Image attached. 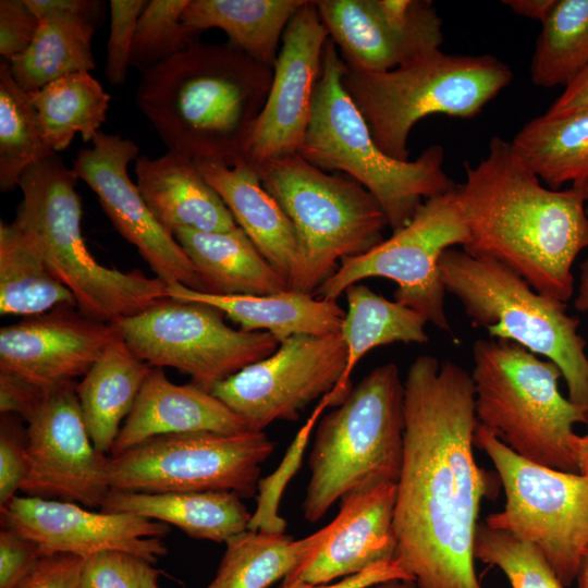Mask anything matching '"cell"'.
Masks as SVG:
<instances>
[{
    "mask_svg": "<svg viewBox=\"0 0 588 588\" xmlns=\"http://www.w3.org/2000/svg\"><path fill=\"white\" fill-rule=\"evenodd\" d=\"M573 451L578 474L588 477V431L584 436L575 433L573 438Z\"/></svg>",
    "mask_w": 588,
    "mask_h": 588,
    "instance_id": "cell-52",
    "label": "cell"
},
{
    "mask_svg": "<svg viewBox=\"0 0 588 588\" xmlns=\"http://www.w3.org/2000/svg\"><path fill=\"white\" fill-rule=\"evenodd\" d=\"M390 579L413 580L396 560H392L371 566L362 573L344 577L342 580L333 584L311 585L295 581L283 588H369Z\"/></svg>",
    "mask_w": 588,
    "mask_h": 588,
    "instance_id": "cell-48",
    "label": "cell"
},
{
    "mask_svg": "<svg viewBox=\"0 0 588 588\" xmlns=\"http://www.w3.org/2000/svg\"><path fill=\"white\" fill-rule=\"evenodd\" d=\"M404 453L396 482L395 560L418 588H481L474 567L480 503L494 495L474 456L471 375L420 355L404 380Z\"/></svg>",
    "mask_w": 588,
    "mask_h": 588,
    "instance_id": "cell-1",
    "label": "cell"
},
{
    "mask_svg": "<svg viewBox=\"0 0 588 588\" xmlns=\"http://www.w3.org/2000/svg\"><path fill=\"white\" fill-rule=\"evenodd\" d=\"M254 167L295 229L299 266L290 290L316 293L343 259L384 241L389 222L382 207L348 175L331 174L297 154Z\"/></svg>",
    "mask_w": 588,
    "mask_h": 588,
    "instance_id": "cell-10",
    "label": "cell"
},
{
    "mask_svg": "<svg viewBox=\"0 0 588 588\" xmlns=\"http://www.w3.org/2000/svg\"><path fill=\"white\" fill-rule=\"evenodd\" d=\"M272 75L229 41H197L143 72L135 102L168 151L234 167L246 161Z\"/></svg>",
    "mask_w": 588,
    "mask_h": 588,
    "instance_id": "cell-3",
    "label": "cell"
},
{
    "mask_svg": "<svg viewBox=\"0 0 588 588\" xmlns=\"http://www.w3.org/2000/svg\"><path fill=\"white\" fill-rule=\"evenodd\" d=\"M136 185L158 222L172 235L180 230L226 232L238 225L195 161L167 151L139 156Z\"/></svg>",
    "mask_w": 588,
    "mask_h": 588,
    "instance_id": "cell-25",
    "label": "cell"
},
{
    "mask_svg": "<svg viewBox=\"0 0 588 588\" xmlns=\"http://www.w3.org/2000/svg\"><path fill=\"white\" fill-rule=\"evenodd\" d=\"M42 555L38 546L17 531H0V588H16Z\"/></svg>",
    "mask_w": 588,
    "mask_h": 588,
    "instance_id": "cell-45",
    "label": "cell"
},
{
    "mask_svg": "<svg viewBox=\"0 0 588 588\" xmlns=\"http://www.w3.org/2000/svg\"><path fill=\"white\" fill-rule=\"evenodd\" d=\"M513 78L507 64L489 54H449L440 49L394 70L362 73L344 65L342 84L380 149L407 161L414 125L431 114L477 115Z\"/></svg>",
    "mask_w": 588,
    "mask_h": 588,
    "instance_id": "cell-8",
    "label": "cell"
},
{
    "mask_svg": "<svg viewBox=\"0 0 588 588\" xmlns=\"http://www.w3.org/2000/svg\"><path fill=\"white\" fill-rule=\"evenodd\" d=\"M146 0H110V30L105 74L113 86L123 85L131 66V51L138 17Z\"/></svg>",
    "mask_w": 588,
    "mask_h": 588,
    "instance_id": "cell-42",
    "label": "cell"
},
{
    "mask_svg": "<svg viewBox=\"0 0 588 588\" xmlns=\"http://www.w3.org/2000/svg\"><path fill=\"white\" fill-rule=\"evenodd\" d=\"M474 554L500 568L512 588H565L534 546L483 522L477 526Z\"/></svg>",
    "mask_w": 588,
    "mask_h": 588,
    "instance_id": "cell-40",
    "label": "cell"
},
{
    "mask_svg": "<svg viewBox=\"0 0 588 588\" xmlns=\"http://www.w3.org/2000/svg\"><path fill=\"white\" fill-rule=\"evenodd\" d=\"M151 369L119 334L76 383L81 413L98 452L111 451Z\"/></svg>",
    "mask_w": 588,
    "mask_h": 588,
    "instance_id": "cell-30",
    "label": "cell"
},
{
    "mask_svg": "<svg viewBox=\"0 0 588 588\" xmlns=\"http://www.w3.org/2000/svg\"><path fill=\"white\" fill-rule=\"evenodd\" d=\"M581 110H588V66L564 87L544 114L558 117Z\"/></svg>",
    "mask_w": 588,
    "mask_h": 588,
    "instance_id": "cell-49",
    "label": "cell"
},
{
    "mask_svg": "<svg viewBox=\"0 0 588 588\" xmlns=\"http://www.w3.org/2000/svg\"><path fill=\"white\" fill-rule=\"evenodd\" d=\"M196 164L222 198L236 224L291 289L299 266L295 229L264 187L256 168L247 161L234 167L206 162Z\"/></svg>",
    "mask_w": 588,
    "mask_h": 588,
    "instance_id": "cell-26",
    "label": "cell"
},
{
    "mask_svg": "<svg viewBox=\"0 0 588 588\" xmlns=\"http://www.w3.org/2000/svg\"><path fill=\"white\" fill-rule=\"evenodd\" d=\"M511 145L549 188L588 179V110L537 117L520 128Z\"/></svg>",
    "mask_w": 588,
    "mask_h": 588,
    "instance_id": "cell-34",
    "label": "cell"
},
{
    "mask_svg": "<svg viewBox=\"0 0 588 588\" xmlns=\"http://www.w3.org/2000/svg\"><path fill=\"white\" fill-rule=\"evenodd\" d=\"M189 0H151L142 11L133 39L131 66L142 73L198 41L182 22Z\"/></svg>",
    "mask_w": 588,
    "mask_h": 588,
    "instance_id": "cell-39",
    "label": "cell"
},
{
    "mask_svg": "<svg viewBox=\"0 0 588 588\" xmlns=\"http://www.w3.org/2000/svg\"><path fill=\"white\" fill-rule=\"evenodd\" d=\"M340 333L298 334L280 342L270 356L216 384L211 393L250 431L275 420L294 421L311 402L330 393L346 367Z\"/></svg>",
    "mask_w": 588,
    "mask_h": 588,
    "instance_id": "cell-15",
    "label": "cell"
},
{
    "mask_svg": "<svg viewBox=\"0 0 588 588\" xmlns=\"http://www.w3.org/2000/svg\"><path fill=\"white\" fill-rule=\"evenodd\" d=\"M49 394L14 377L0 373L1 415H15L26 421Z\"/></svg>",
    "mask_w": 588,
    "mask_h": 588,
    "instance_id": "cell-47",
    "label": "cell"
},
{
    "mask_svg": "<svg viewBox=\"0 0 588 588\" xmlns=\"http://www.w3.org/2000/svg\"><path fill=\"white\" fill-rule=\"evenodd\" d=\"M404 381L390 362L369 371L319 422L302 504L309 523L369 482H397L404 453Z\"/></svg>",
    "mask_w": 588,
    "mask_h": 588,
    "instance_id": "cell-7",
    "label": "cell"
},
{
    "mask_svg": "<svg viewBox=\"0 0 588 588\" xmlns=\"http://www.w3.org/2000/svg\"><path fill=\"white\" fill-rule=\"evenodd\" d=\"M530 65L535 85L566 86L588 66V0H555Z\"/></svg>",
    "mask_w": 588,
    "mask_h": 588,
    "instance_id": "cell-37",
    "label": "cell"
},
{
    "mask_svg": "<svg viewBox=\"0 0 588 588\" xmlns=\"http://www.w3.org/2000/svg\"><path fill=\"white\" fill-rule=\"evenodd\" d=\"M574 305L578 311L588 313V257L580 264L579 267V283Z\"/></svg>",
    "mask_w": 588,
    "mask_h": 588,
    "instance_id": "cell-51",
    "label": "cell"
},
{
    "mask_svg": "<svg viewBox=\"0 0 588 588\" xmlns=\"http://www.w3.org/2000/svg\"><path fill=\"white\" fill-rule=\"evenodd\" d=\"M85 560L71 553L42 555L16 588H79Z\"/></svg>",
    "mask_w": 588,
    "mask_h": 588,
    "instance_id": "cell-46",
    "label": "cell"
},
{
    "mask_svg": "<svg viewBox=\"0 0 588 588\" xmlns=\"http://www.w3.org/2000/svg\"><path fill=\"white\" fill-rule=\"evenodd\" d=\"M306 0H189L182 22L197 34L220 28L229 42L273 69L279 44Z\"/></svg>",
    "mask_w": 588,
    "mask_h": 588,
    "instance_id": "cell-32",
    "label": "cell"
},
{
    "mask_svg": "<svg viewBox=\"0 0 588 588\" xmlns=\"http://www.w3.org/2000/svg\"><path fill=\"white\" fill-rule=\"evenodd\" d=\"M174 236L197 271L205 293L270 295L290 290L240 226L226 232L184 229Z\"/></svg>",
    "mask_w": 588,
    "mask_h": 588,
    "instance_id": "cell-28",
    "label": "cell"
},
{
    "mask_svg": "<svg viewBox=\"0 0 588 588\" xmlns=\"http://www.w3.org/2000/svg\"><path fill=\"white\" fill-rule=\"evenodd\" d=\"M28 95L54 152L68 148L77 133L85 143L91 142L111 99L90 72L64 75Z\"/></svg>",
    "mask_w": 588,
    "mask_h": 588,
    "instance_id": "cell-36",
    "label": "cell"
},
{
    "mask_svg": "<svg viewBox=\"0 0 588 588\" xmlns=\"http://www.w3.org/2000/svg\"><path fill=\"white\" fill-rule=\"evenodd\" d=\"M39 25L29 47L9 61L16 84L27 94L71 73L96 68L91 40L103 2L26 0Z\"/></svg>",
    "mask_w": 588,
    "mask_h": 588,
    "instance_id": "cell-23",
    "label": "cell"
},
{
    "mask_svg": "<svg viewBox=\"0 0 588 588\" xmlns=\"http://www.w3.org/2000/svg\"><path fill=\"white\" fill-rule=\"evenodd\" d=\"M1 525L34 541L41 555L87 559L103 551L138 555L150 563L167 554L168 524L130 513L94 512L79 504L15 495L0 507Z\"/></svg>",
    "mask_w": 588,
    "mask_h": 588,
    "instance_id": "cell-19",
    "label": "cell"
},
{
    "mask_svg": "<svg viewBox=\"0 0 588 588\" xmlns=\"http://www.w3.org/2000/svg\"><path fill=\"white\" fill-rule=\"evenodd\" d=\"M63 304L77 306L16 225L1 222L0 314L25 318Z\"/></svg>",
    "mask_w": 588,
    "mask_h": 588,
    "instance_id": "cell-35",
    "label": "cell"
},
{
    "mask_svg": "<svg viewBox=\"0 0 588 588\" xmlns=\"http://www.w3.org/2000/svg\"><path fill=\"white\" fill-rule=\"evenodd\" d=\"M77 180L58 154L28 168L19 182L22 200L13 223L90 318L114 323L167 298L168 285L157 277L95 259L82 233Z\"/></svg>",
    "mask_w": 588,
    "mask_h": 588,
    "instance_id": "cell-4",
    "label": "cell"
},
{
    "mask_svg": "<svg viewBox=\"0 0 588 588\" xmlns=\"http://www.w3.org/2000/svg\"><path fill=\"white\" fill-rule=\"evenodd\" d=\"M195 431L238 433L250 430L210 391L192 382L173 383L162 368L152 367L110 454L119 455L155 437Z\"/></svg>",
    "mask_w": 588,
    "mask_h": 588,
    "instance_id": "cell-24",
    "label": "cell"
},
{
    "mask_svg": "<svg viewBox=\"0 0 588 588\" xmlns=\"http://www.w3.org/2000/svg\"><path fill=\"white\" fill-rule=\"evenodd\" d=\"M439 268L446 293L460 301L475 326L495 340L513 342L554 363L568 399L587 413L586 341L566 304L538 293L506 266L463 249H446Z\"/></svg>",
    "mask_w": 588,
    "mask_h": 588,
    "instance_id": "cell-9",
    "label": "cell"
},
{
    "mask_svg": "<svg viewBox=\"0 0 588 588\" xmlns=\"http://www.w3.org/2000/svg\"><path fill=\"white\" fill-rule=\"evenodd\" d=\"M26 422L28 471L20 490L28 497L101 509L110 491L109 456L98 452L89 438L76 383L47 395Z\"/></svg>",
    "mask_w": 588,
    "mask_h": 588,
    "instance_id": "cell-16",
    "label": "cell"
},
{
    "mask_svg": "<svg viewBox=\"0 0 588 588\" xmlns=\"http://www.w3.org/2000/svg\"><path fill=\"white\" fill-rule=\"evenodd\" d=\"M347 310L340 334L346 346V367L340 382L330 392V406H338L352 390L351 375L371 350L401 342H428L427 319L414 309L390 301L369 286L356 283L344 292Z\"/></svg>",
    "mask_w": 588,
    "mask_h": 588,
    "instance_id": "cell-31",
    "label": "cell"
},
{
    "mask_svg": "<svg viewBox=\"0 0 588 588\" xmlns=\"http://www.w3.org/2000/svg\"><path fill=\"white\" fill-rule=\"evenodd\" d=\"M168 297L197 302L218 309L246 332H268L279 342L298 335L340 333L345 311L314 294L286 290L270 295H215L169 284Z\"/></svg>",
    "mask_w": 588,
    "mask_h": 588,
    "instance_id": "cell-27",
    "label": "cell"
},
{
    "mask_svg": "<svg viewBox=\"0 0 588 588\" xmlns=\"http://www.w3.org/2000/svg\"><path fill=\"white\" fill-rule=\"evenodd\" d=\"M329 38L356 72L394 70L440 49L442 20L428 0H317Z\"/></svg>",
    "mask_w": 588,
    "mask_h": 588,
    "instance_id": "cell-18",
    "label": "cell"
},
{
    "mask_svg": "<svg viewBox=\"0 0 588 588\" xmlns=\"http://www.w3.org/2000/svg\"><path fill=\"white\" fill-rule=\"evenodd\" d=\"M395 500L392 481L365 483L343 495L334 531L282 588L295 581L326 585L395 560Z\"/></svg>",
    "mask_w": 588,
    "mask_h": 588,
    "instance_id": "cell-22",
    "label": "cell"
},
{
    "mask_svg": "<svg viewBox=\"0 0 588 588\" xmlns=\"http://www.w3.org/2000/svg\"><path fill=\"white\" fill-rule=\"evenodd\" d=\"M474 445L491 460L505 493L503 510L483 523L534 546L571 586L588 548V477L527 461L480 425Z\"/></svg>",
    "mask_w": 588,
    "mask_h": 588,
    "instance_id": "cell-11",
    "label": "cell"
},
{
    "mask_svg": "<svg viewBox=\"0 0 588 588\" xmlns=\"http://www.w3.org/2000/svg\"><path fill=\"white\" fill-rule=\"evenodd\" d=\"M158 580H155L152 583H150V585L148 586V588H160L157 584Z\"/></svg>",
    "mask_w": 588,
    "mask_h": 588,
    "instance_id": "cell-55",
    "label": "cell"
},
{
    "mask_svg": "<svg viewBox=\"0 0 588 588\" xmlns=\"http://www.w3.org/2000/svg\"><path fill=\"white\" fill-rule=\"evenodd\" d=\"M336 524L334 518L298 540L280 531L246 529L225 542L217 574L207 588H268L309 559L331 536Z\"/></svg>",
    "mask_w": 588,
    "mask_h": 588,
    "instance_id": "cell-33",
    "label": "cell"
},
{
    "mask_svg": "<svg viewBox=\"0 0 588 588\" xmlns=\"http://www.w3.org/2000/svg\"><path fill=\"white\" fill-rule=\"evenodd\" d=\"M455 188L468 236L463 250L498 261L538 293L566 304L574 293L573 265L588 248V179L552 189L494 136L476 166L465 162Z\"/></svg>",
    "mask_w": 588,
    "mask_h": 588,
    "instance_id": "cell-2",
    "label": "cell"
},
{
    "mask_svg": "<svg viewBox=\"0 0 588 588\" xmlns=\"http://www.w3.org/2000/svg\"><path fill=\"white\" fill-rule=\"evenodd\" d=\"M119 335L113 323L63 304L0 329V373L52 393L84 377Z\"/></svg>",
    "mask_w": 588,
    "mask_h": 588,
    "instance_id": "cell-21",
    "label": "cell"
},
{
    "mask_svg": "<svg viewBox=\"0 0 588 588\" xmlns=\"http://www.w3.org/2000/svg\"><path fill=\"white\" fill-rule=\"evenodd\" d=\"M90 148L79 149L73 170L97 195L114 229L167 285L179 283L205 292L204 284L176 241L155 218L127 173L138 158V146L128 138L99 131Z\"/></svg>",
    "mask_w": 588,
    "mask_h": 588,
    "instance_id": "cell-17",
    "label": "cell"
},
{
    "mask_svg": "<svg viewBox=\"0 0 588 588\" xmlns=\"http://www.w3.org/2000/svg\"><path fill=\"white\" fill-rule=\"evenodd\" d=\"M29 95L14 81L10 62H0V191L19 187L23 173L54 155Z\"/></svg>",
    "mask_w": 588,
    "mask_h": 588,
    "instance_id": "cell-38",
    "label": "cell"
},
{
    "mask_svg": "<svg viewBox=\"0 0 588 588\" xmlns=\"http://www.w3.org/2000/svg\"><path fill=\"white\" fill-rule=\"evenodd\" d=\"M128 347L152 367H172L210 391L243 368L273 354L268 332L228 326L222 313L197 302L167 297L113 323Z\"/></svg>",
    "mask_w": 588,
    "mask_h": 588,
    "instance_id": "cell-13",
    "label": "cell"
},
{
    "mask_svg": "<svg viewBox=\"0 0 588 588\" xmlns=\"http://www.w3.org/2000/svg\"><path fill=\"white\" fill-rule=\"evenodd\" d=\"M15 415H1L0 421V507L20 490L28 471L27 429Z\"/></svg>",
    "mask_w": 588,
    "mask_h": 588,
    "instance_id": "cell-43",
    "label": "cell"
},
{
    "mask_svg": "<svg viewBox=\"0 0 588 588\" xmlns=\"http://www.w3.org/2000/svg\"><path fill=\"white\" fill-rule=\"evenodd\" d=\"M273 449L264 431L159 436L110 455L108 483L117 491H230L252 498L258 490L260 465Z\"/></svg>",
    "mask_w": 588,
    "mask_h": 588,
    "instance_id": "cell-12",
    "label": "cell"
},
{
    "mask_svg": "<svg viewBox=\"0 0 588 588\" xmlns=\"http://www.w3.org/2000/svg\"><path fill=\"white\" fill-rule=\"evenodd\" d=\"M587 212H588V207H587Z\"/></svg>",
    "mask_w": 588,
    "mask_h": 588,
    "instance_id": "cell-56",
    "label": "cell"
},
{
    "mask_svg": "<svg viewBox=\"0 0 588 588\" xmlns=\"http://www.w3.org/2000/svg\"><path fill=\"white\" fill-rule=\"evenodd\" d=\"M369 588H418L415 581L405 579H390Z\"/></svg>",
    "mask_w": 588,
    "mask_h": 588,
    "instance_id": "cell-53",
    "label": "cell"
},
{
    "mask_svg": "<svg viewBox=\"0 0 588 588\" xmlns=\"http://www.w3.org/2000/svg\"><path fill=\"white\" fill-rule=\"evenodd\" d=\"M467 236L455 189L433 196L391 237L363 255L343 259L316 295L336 301L353 284L368 278H385L396 284L394 301L419 313L437 328L450 331L439 261L446 249L463 246Z\"/></svg>",
    "mask_w": 588,
    "mask_h": 588,
    "instance_id": "cell-14",
    "label": "cell"
},
{
    "mask_svg": "<svg viewBox=\"0 0 588 588\" xmlns=\"http://www.w3.org/2000/svg\"><path fill=\"white\" fill-rule=\"evenodd\" d=\"M39 20L26 0L0 1V54L11 61L32 44Z\"/></svg>",
    "mask_w": 588,
    "mask_h": 588,
    "instance_id": "cell-44",
    "label": "cell"
},
{
    "mask_svg": "<svg viewBox=\"0 0 588 588\" xmlns=\"http://www.w3.org/2000/svg\"><path fill=\"white\" fill-rule=\"evenodd\" d=\"M343 72L339 50L328 38L309 124L297 155L323 171L343 172L362 184L378 200L395 232L412 220L426 199L452 192L457 185L444 171L441 145H430L412 161L385 155L344 89Z\"/></svg>",
    "mask_w": 588,
    "mask_h": 588,
    "instance_id": "cell-5",
    "label": "cell"
},
{
    "mask_svg": "<svg viewBox=\"0 0 588 588\" xmlns=\"http://www.w3.org/2000/svg\"><path fill=\"white\" fill-rule=\"evenodd\" d=\"M473 358L478 425L527 461L578 473L573 428L588 418L561 393L560 368L505 340L476 341Z\"/></svg>",
    "mask_w": 588,
    "mask_h": 588,
    "instance_id": "cell-6",
    "label": "cell"
},
{
    "mask_svg": "<svg viewBox=\"0 0 588 588\" xmlns=\"http://www.w3.org/2000/svg\"><path fill=\"white\" fill-rule=\"evenodd\" d=\"M555 0H505L503 3L514 13L540 21L541 23L548 16Z\"/></svg>",
    "mask_w": 588,
    "mask_h": 588,
    "instance_id": "cell-50",
    "label": "cell"
},
{
    "mask_svg": "<svg viewBox=\"0 0 588 588\" xmlns=\"http://www.w3.org/2000/svg\"><path fill=\"white\" fill-rule=\"evenodd\" d=\"M174 525L195 539L226 542L252 518L241 497L230 491L145 493L110 490L101 506Z\"/></svg>",
    "mask_w": 588,
    "mask_h": 588,
    "instance_id": "cell-29",
    "label": "cell"
},
{
    "mask_svg": "<svg viewBox=\"0 0 588 588\" xmlns=\"http://www.w3.org/2000/svg\"><path fill=\"white\" fill-rule=\"evenodd\" d=\"M577 583L578 588H588V548L586 549L580 563Z\"/></svg>",
    "mask_w": 588,
    "mask_h": 588,
    "instance_id": "cell-54",
    "label": "cell"
},
{
    "mask_svg": "<svg viewBox=\"0 0 588 588\" xmlns=\"http://www.w3.org/2000/svg\"><path fill=\"white\" fill-rule=\"evenodd\" d=\"M161 574L138 555L103 551L85 560L79 588H148Z\"/></svg>",
    "mask_w": 588,
    "mask_h": 588,
    "instance_id": "cell-41",
    "label": "cell"
},
{
    "mask_svg": "<svg viewBox=\"0 0 588 588\" xmlns=\"http://www.w3.org/2000/svg\"><path fill=\"white\" fill-rule=\"evenodd\" d=\"M328 33L315 1L306 0L286 26L266 102L249 135L253 166L297 154L307 131Z\"/></svg>",
    "mask_w": 588,
    "mask_h": 588,
    "instance_id": "cell-20",
    "label": "cell"
}]
</instances>
